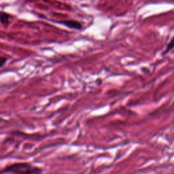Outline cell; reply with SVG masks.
<instances>
[{
	"label": "cell",
	"instance_id": "5",
	"mask_svg": "<svg viewBox=\"0 0 174 174\" xmlns=\"http://www.w3.org/2000/svg\"><path fill=\"white\" fill-rule=\"evenodd\" d=\"M7 61V59L6 57H1L0 58V68L1 67H3L5 65V63H6Z\"/></svg>",
	"mask_w": 174,
	"mask_h": 174
},
{
	"label": "cell",
	"instance_id": "4",
	"mask_svg": "<svg viewBox=\"0 0 174 174\" xmlns=\"http://www.w3.org/2000/svg\"><path fill=\"white\" fill-rule=\"evenodd\" d=\"M173 48H174V37L171 39L169 44H167V48H166V50H165L163 55H165V54L168 53V52H169L171 49H173Z\"/></svg>",
	"mask_w": 174,
	"mask_h": 174
},
{
	"label": "cell",
	"instance_id": "1",
	"mask_svg": "<svg viewBox=\"0 0 174 174\" xmlns=\"http://www.w3.org/2000/svg\"><path fill=\"white\" fill-rule=\"evenodd\" d=\"M4 173L14 174H43L44 169L41 167H37L31 162H20L7 165L0 171V174Z\"/></svg>",
	"mask_w": 174,
	"mask_h": 174
},
{
	"label": "cell",
	"instance_id": "3",
	"mask_svg": "<svg viewBox=\"0 0 174 174\" xmlns=\"http://www.w3.org/2000/svg\"><path fill=\"white\" fill-rule=\"evenodd\" d=\"M9 18L10 15L5 12H0V22L4 25H7L8 24Z\"/></svg>",
	"mask_w": 174,
	"mask_h": 174
},
{
	"label": "cell",
	"instance_id": "2",
	"mask_svg": "<svg viewBox=\"0 0 174 174\" xmlns=\"http://www.w3.org/2000/svg\"><path fill=\"white\" fill-rule=\"evenodd\" d=\"M57 23L62 24V25L66 26V27L70 28V29L79 30L82 29V25L79 22L76 20H65V21H59L55 22Z\"/></svg>",
	"mask_w": 174,
	"mask_h": 174
}]
</instances>
